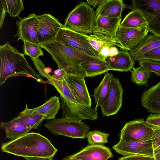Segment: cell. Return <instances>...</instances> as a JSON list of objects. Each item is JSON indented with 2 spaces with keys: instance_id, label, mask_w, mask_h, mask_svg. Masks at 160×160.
Returning a JSON list of instances; mask_svg holds the SVG:
<instances>
[{
  "instance_id": "1",
  "label": "cell",
  "mask_w": 160,
  "mask_h": 160,
  "mask_svg": "<svg viewBox=\"0 0 160 160\" xmlns=\"http://www.w3.org/2000/svg\"><path fill=\"white\" fill-rule=\"evenodd\" d=\"M1 149L3 152L24 158H53L58 151L47 138L34 132L3 143Z\"/></svg>"
},
{
  "instance_id": "2",
  "label": "cell",
  "mask_w": 160,
  "mask_h": 160,
  "mask_svg": "<svg viewBox=\"0 0 160 160\" xmlns=\"http://www.w3.org/2000/svg\"><path fill=\"white\" fill-rule=\"evenodd\" d=\"M25 77L47 83L29 64L24 54L8 42L0 46V85L10 78Z\"/></svg>"
},
{
  "instance_id": "3",
  "label": "cell",
  "mask_w": 160,
  "mask_h": 160,
  "mask_svg": "<svg viewBox=\"0 0 160 160\" xmlns=\"http://www.w3.org/2000/svg\"><path fill=\"white\" fill-rule=\"evenodd\" d=\"M40 46L51 55L58 68L64 70L68 75L85 78V73L79 65L80 62L96 59L104 60L102 57H94L83 53L58 39L52 43Z\"/></svg>"
},
{
  "instance_id": "4",
  "label": "cell",
  "mask_w": 160,
  "mask_h": 160,
  "mask_svg": "<svg viewBox=\"0 0 160 160\" xmlns=\"http://www.w3.org/2000/svg\"><path fill=\"white\" fill-rule=\"evenodd\" d=\"M96 18L95 11L87 2L78 4L68 14L64 27L86 34H92Z\"/></svg>"
},
{
  "instance_id": "5",
  "label": "cell",
  "mask_w": 160,
  "mask_h": 160,
  "mask_svg": "<svg viewBox=\"0 0 160 160\" xmlns=\"http://www.w3.org/2000/svg\"><path fill=\"white\" fill-rule=\"evenodd\" d=\"M44 126L55 135H62L73 138H86L90 129L86 123L81 121L62 118L47 121Z\"/></svg>"
},
{
  "instance_id": "6",
  "label": "cell",
  "mask_w": 160,
  "mask_h": 160,
  "mask_svg": "<svg viewBox=\"0 0 160 160\" xmlns=\"http://www.w3.org/2000/svg\"><path fill=\"white\" fill-rule=\"evenodd\" d=\"M125 8L139 11L147 21L148 32L160 37V0H133Z\"/></svg>"
},
{
  "instance_id": "7",
  "label": "cell",
  "mask_w": 160,
  "mask_h": 160,
  "mask_svg": "<svg viewBox=\"0 0 160 160\" xmlns=\"http://www.w3.org/2000/svg\"><path fill=\"white\" fill-rule=\"evenodd\" d=\"M89 35L78 32L65 28H61L57 38L73 48L88 56L102 57L90 44Z\"/></svg>"
},
{
  "instance_id": "8",
  "label": "cell",
  "mask_w": 160,
  "mask_h": 160,
  "mask_svg": "<svg viewBox=\"0 0 160 160\" xmlns=\"http://www.w3.org/2000/svg\"><path fill=\"white\" fill-rule=\"evenodd\" d=\"M38 18L39 24L37 37L39 44L44 45L56 41L60 29L63 25L50 14L38 15Z\"/></svg>"
},
{
  "instance_id": "9",
  "label": "cell",
  "mask_w": 160,
  "mask_h": 160,
  "mask_svg": "<svg viewBox=\"0 0 160 160\" xmlns=\"http://www.w3.org/2000/svg\"><path fill=\"white\" fill-rule=\"evenodd\" d=\"M152 136L137 140H120L112 148L117 152L124 156L138 155L154 157Z\"/></svg>"
},
{
  "instance_id": "10",
  "label": "cell",
  "mask_w": 160,
  "mask_h": 160,
  "mask_svg": "<svg viewBox=\"0 0 160 160\" xmlns=\"http://www.w3.org/2000/svg\"><path fill=\"white\" fill-rule=\"evenodd\" d=\"M157 127L143 118L136 119L125 124L119 135L120 140H137L152 136Z\"/></svg>"
},
{
  "instance_id": "11",
  "label": "cell",
  "mask_w": 160,
  "mask_h": 160,
  "mask_svg": "<svg viewBox=\"0 0 160 160\" xmlns=\"http://www.w3.org/2000/svg\"><path fill=\"white\" fill-rule=\"evenodd\" d=\"M148 32L145 27L132 28L120 26L115 38L121 49L130 51L138 45Z\"/></svg>"
},
{
  "instance_id": "12",
  "label": "cell",
  "mask_w": 160,
  "mask_h": 160,
  "mask_svg": "<svg viewBox=\"0 0 160 160\" xmlns=\"http://www.w3.org/2000/svg\"><path fill=\"white\" fill-rule=\"evenodd\" d=\"M123 89L118 78L113 77L105 101L101 106L103 116L117 114L122 107Z\"/></svg>"
},
{
  "instance_id": "13",
  "label": "cell",
  "mask_w": 160,
  "mask_h": 160,
  "mask_svg": "<svg viewBox=\"0 0 160 160\" xmlns=\"http://www.w3.org/2000/svg\"><path fill=\"white\" fill-rule=\"evenodd\" d=\"M38 24V15L32 13L23 18L19 17L16 23L17 30L15 36L18 37L17 40L20 39L23 42L28 41L39 44L37 37Z\"/></svg>"
},
{
  "instance_id": "14",
  "label": "cell",
  "mask_w": 160,
  "mask_h": 160,
  "mask_svg": "<svg viewBox=\"0 0 160 160\" xmlns=\"http://www.w3.org/2000/svg\"><path fill=\"white\" fill-rule=\"evenodd\" d=\"M84 78L82 77L66 75L64 79L78 103L91 107V99Z\"/></svg>"
},
{
  "instance_id": "15",
  "label": "cell",
  "mask_w": 160,
  "mask_h": 160,
  "mask_svg": "<svg viewBox=\"0 0 160 160\" xmlns=\"http://www.w3.org/2000/svg\"><path fill=\"white\" fill-rule=\"evenodd\" d=\"M70 156L82 160H107L112 158L113 155L110 149L107 147L100 144H92Z\"/></svg>"
},
{
  "instance_id": "16",
  "label": "cell",
  "mask_w": 160,
  "mask_h": 160,
  "mask_svg": "<svg viewBox=\"0 0 160 160\" xmlns=\"http://www.w3.org/2000/svg\"><path fill=\"white\" fill-rule=\"evenodd\" d=\"M104 60L110 70L120 72L131 71L135 64L129 52L122 49L117 55L105 58Z\"/></svg>"
},
{
  "instance_id": "17",
  "label": "cell",
  "mask_w": 160,
  "mask_h": 160,
  "mask_svg": "<svg viewBox=\"0 0 160 160\" xmlns=\"http://www.w3.org/2000/svg\"><path fill=\"white\" fill-rule=\"evenodd\" d=\"M122 18L96 16L92 33L101 34L115 38L120 26Z\"/></svg>"
},
{
  "instance_id": "18",
  "label": "cell",
  "mask_w": 160,
  "mask_h": 160,
  "mask_svg": "<svg viewBox=\"0 0 160 160\" xmlns=\"http://www.w3.org/2000/svg\"><path fill=\"white\" fill-rule=\"evenodd\" d=\"M0 127L4 130L6 138L13 140L28 133L32 129L17 116L7 122H1Z\"/></svg>"
},
{
  "instance_id": "19",
  "label": "cell",
  "mask_w": 160,
  "mask_h": 160,
  "mask_svg": "<svg viewBox=\"0 0 160 160\" xmlns=\"http://www.w3.org/2000/svg\"><path fill=\"white\" fill-rule=\"evenodd\" d=\"M141 104L149 112L160 113V82L145 90L141 97Z\"/></svg>"
},
{
  "instance_id": "20",
  "label": "cell",
  "mask_w": 160,
  "mask_h": 160,
  "mask_svg": "<svg viewBox=\"0 0 160 160\" xmlns=\"http://www.w3.org/2000/svg\"><path fill=\"white\" fill-rule=\"evenodd\" d=\"M126 6L122 0H106L98 6L95 11L96 15V16L120 18L122 11Z\"/></svg>"
},
{
  "instance_id": "21",
  "label": "cell",
  "mask_w": 160,
  "mask_h": 160,
  "mask_svg": "<svg viewBox=\"0 0 160 160\" xmlns=\"http://www.w3.org/2000/svg\"><path fill=\"white\" fill-rule=\"evenodd\" d=\"M79 65L87 77H94L110 70L104 60L100 59L83 61Z\"/></svg>"
},
{
  "instance_id": "22",
  "label": "cell",
  "mask_w": 160,
  "mask_h": 160,
  "mask_svg": "<svg viewBox=\"0 0 160 160\" xmlns=\"http://www.w3.org/2000/svg\"><path fill=\"white\" fill-rule=\"evenodd\" d=\"M61 108L59 97L56 96L51 97L42 105L33 109L42 115L45 120L55 119Z\"/></svg>"
},
{
  "instance_id": "23",
  "label": "cell",
  "mask_w": 160,
  "mask_h": 160,
  "mask_svg": "<svg viewBox=\"0 0 160 160\" xmlns=\"http://www.w3.org/2000/svg\"><path fill=\"white\" fill-rule=\"evenodd\" d=\"M160 46V37L152 34L148 35L138 45L129 52L133 59Z\"/></svg>"
},
{
  "instance_id": "24",
  "label": "cell",
  "mask_w": 160,
  "mask_h": 160,
  "mask_svg": "<svg viewBox=\"0 0 160 160\" xmlns=\"http://www.w3.org/2000/svg\"><path fill=\"white\" fill-rule=\"evenodd\" d=\"M113 75L106 73L99 85L94 89L92 95L96 104V107L101 106L103 103L108 93Z\"/></svg>"
},
{
  "instance_id": "25",
  "label": "cell",
  "mask_w": 160,
  "mask_h": 160,
  "mask_svg": "<svg viewBox=\"0 0 160 160\" xmlns=\"http://www.w3.org/2000/svg\"><path fill=\"white\" fill-rule=\"evenodd\" d=\"M89 42L92 47L99 53L103 48L116 45L121 48L115 38L99 34L92 33L89 35Z\"/></svg>"
},
{
  "instance_id": "26",
  "label": "cell",
  "mask_w": 160,
  "mask_h": 160,
  "mask_svg": "<svg viewBox=\"0 0 160 160\" xmlns=\"http://www.w3.org/2000/svg\"><path fill=\"white\" fill-rule=\"evenodd\" d=\"M26 105L25 109L17 116L27 123L32 129H37L45 120L44 117L33 108L29 109L27 104Z\"/></svg>"
},
{
  "instance_id": "27",
  "label": "cell",
  "mask_w": 160,
  "mask_h": 160,
  "mask_svg": "<svg viewBox=\"0 0 160 160\" xmlns=\"http://www.w3.org/2000/svg\"><path fill=\"white\" fill-rule=\"evenodd\" d=\"M120 26L126 28H147V21L141 13L138 10L131 11L121 22Z\"/></svg>"
},
{
  "instance_id": "28",
  "label": "cell",
  "mask_w": 160,
  "mask_h": 160,
  "mask_svg": "<svg viewBox=\"0 0 160 160\" xmlns=\"http://www.w3.org/2000/svg\"><path fill=\"white\" fill-rule=\"evenodd\" d=\"M131 72V80L132 82L139 86H148V79L151 74L150 71L140 66L137 68H134Z\"/></svg>"
},
{
  "instance_id": "29",
  "label": "cell",
  "mask_w": 160,
  "mask_h": 160,
  "mask_svg": "<svg viewBox=\"0 0 160 160\" xmlns=\"http://www.w3.org/2000/svg\"><path fill=\"white\" fill-rule=\"evenodd\" d=\"M109 135V133L95 130L88 131L86 138L89 144H101L108 142V138Z\"/></svg>"
},
{
  "instance_id": "30",
  "label": "cell",
  "mask_w": 160,
  "mask_h": 160,
  "mask_svg": "<svg viewBox=\"0 0 160 160\" xmlns=\"http://www.w3.org/2000/svg\"><path fill=\"white\" fill-rule=\"evenodd\" d=\"M23 47L24 54L29 56L31 58H36L44 55L42 48L39 44L25 41L23 42Z\"/></svg>"
},
{
  "instance_id": "31",
  "label": "cell",
  "mask_w": 160,
  "mask_h": 160,
  "mask_svg": "<svg viewBox=\"0 0 160 160\" xmlns=\"http://www.w3.org/2000/svg\"><path fill=\"white\" fill-rule=\"evenodd\" d=\"M7 12L11 18L18 16L24 9L23 2L22 0H5Z\"/></svg>"
},
{
  "instance_id": "32",
  "label": "cell",
  "mask_w": 160,
  "mask_h": 160,
  "mask_svg": "<svg viewBox=\"0 0 160 160\" xmlns=\"http://www.w3.org/2000/svg\"><path fill=\"white\" fill-rule=\"evenodd\" d=\"M139 65L151 72L155 73L160 76V62L148 59L138 61Z\"/></svg>"
},
{
  "instance_id": "33",
  "label": "cell",
  "mask_w": 160,
  "mask_h": 160,
  "mask_svg": "<svg viewBox=\"0 0 160 160\" xmlns=\"http://www.w3.org/2000/svg\"><path fill=\"white\" fill-rule=\"evenodd\" d=\"M31 59L40 76L46 78L48 80L49 79L52 77L50 74L51 69L47 68L39 58Z\"/></svg>"
},
{
  "instance_id": "34",
  "label": "cell",
  "mask_w": 160,
  "mask_h": 160,
  "mask_svg": "<svg viewBox=\"0 0 160 160\" xmlns=\"http://www.w3.org/2000/svg\"><path fill=\"white\" fill-rule=\"evenodd\" d=\"M143 59L160 62V46L137 57L133 60L139 61Z\"/></svg>"
},
{
  "instance_id": "35",
  "label": "cell",
  "mask_w": 160,
  "mask_h": 160,
  "mask_svg": "<svg viewBox=\"0 0 160 160\" xmlns=\"http://www.w3.org/2000/svg\"><path fill=\"white\" fill-rule=\"evenodd\" d=\"M119 51L115 46L107 47L103 48L99 52V55L103 58L112 56L117 55Z\"/></svg>"
},
{
  "instance_id": "36",
  "label": "cell",
  "mask_w": 160,
  "mask_h": 160,
  "mask_svg": "<svg viewBox=\"0 0 160 160\" xmlns=\"http://www.w3.org/2000/svg\"><path fill=\"white\" fill-rule=\"evenodd\" d=\"M7 12L5 0H0V29H1L3 25L4 21Z\"/></svg>"
},
{
  "instance_id": "37",
  "label": "cell",
  "mask_w": 160,
  "mask_h": 160,
  "mask_svg": "<svg viewBox=\"0 0 160 160\" xmlns=\"http://www.w3.org/2000/svg\"><path fill=\"white\" fill-rule=\"evenodd\" d=\"M146 121L153 125L160 127V113L150 114L147 118Z\"/></svg>"
},
{
  "instance_id": "38",
  "label": "cell",
  "mask_w": 160,
  "mask_h": 160,
  "mask_svg": "<svg viewBox=\"0 0 160 160\" xmlns=\"http://www.w3.org/2000/svg\"><path fill=\"white\" fill-rule=\"evenodd\" d=\"M152 157L138 155H131L121 157L118 160H152Z\"/></svg>"
},
{
  "instance_id": "39",
  "label": "cell",
  "mask_w": 160,
  "mask_h": 160,
  "mask_svg": "<svg viewBox=\"0 0 160 160\" xmlns=\"http://www.w3.org/2000/svg\"><path fill=\"white\" fill-rule=\"evenodd\" d=\"M153 150L160 145V127H157L152 137Z\"/></svg>"
},
{
  "instance_id": "40",
  "label": "cell",
  "mask_w": 160,
  "mask_h": 160,
  "mask_svg": "<svg viewBox=\"0 0 160 160\" xmlns=\"http://www.w3.org/2000/svg\"><path fill=\"white\" fill-rule=\"evenodd\" d=\"M67 75L65 72L63 70L58 68L54 71L53 74L52 75L53 78L58 80H62Z\"/></svg>"
},
{
  "instance_id": "41",
  "label": "cell",
  "mask_w": 160,
  "mask_h": 160,
  "mask_svg": "<svg viewBox=\"0 0 160 160\" xmlns=\"http://www.w3.org/2000/svg\"><path fill=\"white\" fill-rule=\"evenodd\" d=\"M106 0H87V3L89 5H92L94 7L96 6H99L105 2Z\"/></svg>"
},
{
  "instance_id": "42",
  "label": "cell",
  "mask_w": 160,
  "mask_h": 160,
  "mask_svg": "<svg viewBox=\"0 0 160 160\" xmlns=\"http://www.w3.org/2000/svg\"><path fill=\"white\" fill-rule=\"evenodd\" d=\"M153 155L155 160H160V145L154 150Z\"/></svg>"
},
{
  "instance_id": "43",
  "label": "cell",
  "mask_w": 160,
  "mask_h": 160,
  "mask_svg": "<svg viewBox=\"0 0 160 160\" xmlns=\"http://www.w3.org/2000/svg\"><path fill=\"white\" fill-rule=\"evenodd\" d=\"M26 160H53V158H41L37 157H25Z\"/></svg>"
},
{
  "instance_id": "44",
  "label": "cell",
  "mask_w": 160,
  "mask_h": 160,
  "mask_svg": "<svg viewBox=\"0 0 160 160\" xmlns=\"http://www.w3.org/2000/svg\"><path fill=\"white\" fill-rule=\"evenodd\" d=\"M61 160H82L77 158H73L70 156H67Z\"/></svg>"
},
{
  "instance_id": "45",
  "label": "cell",
  "mask_w": 160,
  "mask_h": 160,
  "mask_svg": "<svg viewBox=\"0 0 160 160\" xmlns=\"http://www.w3.org/2000/svg\"><path fill=\"white\" fill-rule=\"evenodd\" d=\"M152 160H155L154 157L152 158Z\"/></svg>"
}]
</instances>
